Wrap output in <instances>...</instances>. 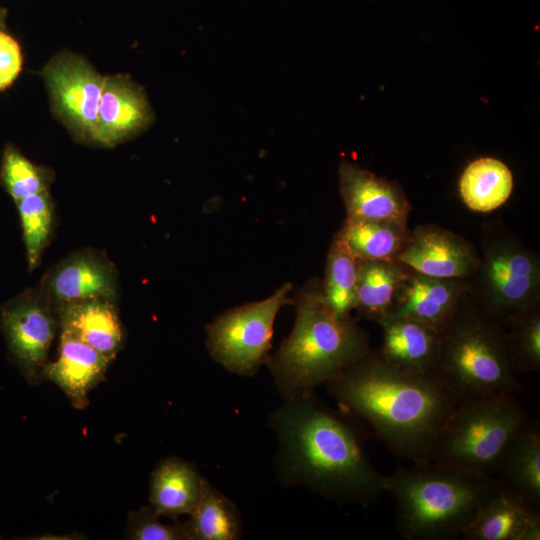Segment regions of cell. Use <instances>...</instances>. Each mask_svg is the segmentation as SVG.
Here are the masks:
<instances>
[{
	"label": "cell",
	"instance_id": "6da1fadb",
	"mask_svg": "<svg viewBox=\"0 0 540 540\" xmlns=\"http://www.w3.org/2000/svg\"><path fill=\"white\" fill-rule=\"evenodd\" d=\"M284 485H299L336 504L368 507L385 492V476L371 462L357 428L314 393L283 399L270 417Z\"/></svg>",
	"mask_w": 540,
	"mask_h": 540
},
{
	"label": "cell",
	"instance_id": "7a4b0ae2",
	"mask_svg": "<svg viewBox=\"0 0 540 540\" xmlns=\"http://www.w3.org/2000/svg\"><path fill=\"white\" fill-rule=\"evenodd\" d=\"M324 385L345 414L363 420L391 453L410 462L432 459L458 404L432 374L399 369L372 350Z\"/></svg>",
	"mask_w": 540,
	"mask_h": 540
},
{
	"label": "cell",
	"instance_id": "3957f363",
	"mask_svg": "<svg viewBox=\"0 0 540 540\" xmlns=\"http://www.w3.org/2000/svg\"><path fill=\"white\" fill-rule=\"evenodd\" d=\"M295 324L266 364L283 399L314 393L370 352L369 337L351 318L326 303L321 281L313 278L295 295Z\"/></svg>",
	"mask_w": 540,
	"mask_h": 540
},
{
	"label": "cell",
	"instance_id": "277c9868",
	"mask_svg": "<svg viewBox=\"0 0 540 540\" xmlns=\"http://www.w3.org/2000/svg\"><path fill=\"white\" fill-rule=\"evenodd\" d=\"M500 488L495 475L434 460L411 462L385 476V492L395 501L396 529L408 540L461 537L481 505Z\"/></svg>",
	"mask_w": 540,
	"mask_h": 540
},
{
	"label": "cell",
	"instance_id": "5b68a950",
	"mask_svg": "<svg viewBox=\"0 0 540 540\" xmlns=\"http://www.w3.org/2000/svg\"><path fill=\"white\" fill-rule=\"evenodd\" d=\"M514 374L504 327L484 315L466 291L441 334L432 375L461 403L521 392Z\"/></svg>",
	"mask_w": 540,
	"mask_h": 540
},
{
	"label": "cell",
	"instance_id": "8992f818",
	"mask_svg": "<svg viewBox=\"0 0 540 540\" xmlns=\"http://www.w3.org/2000/svg\"><path fill=\"white\" fill-rule=\"evenodd\" d=\"M528 420L514 394L458 403L437 435L431 460L471 473L495 475L506 448Z\"/></svg>",
	"mask_w": 540,
	"mask_h": 540
},
{
	"label": "cell",
	"instance_id": "52a82bcc",
	"mask_svg": "<svg viewBox=\"0 0 540 540\" xmlns=\"http://www.w3.org/2000/svg\"><path fill=\"white\" fill-rule=\"evenodd\" d=\"M479 263L468 293L488 318L505 326L519 312L540 302V258L499 221L482 226Z\"/></svg>",
	"mask_w": 540,
	"mask_h": 540
},
{
	"label": "cell",
	"instance_id": "ba28073f",
	"mask_svg": "<svg viewBox=\"0 0 540 540\" xmlns=\"http://www.w3.org/2000/svg\"><path fill=\"white\" fill-rule=\"evenodd\" d=\"M289 283L270 297L232 308L206 326L211 357L228 371L253 376L267 362L277 313L292 302Z\"/></svg>",
	"mask_w": 540,
	"mask_h": 540
},
{
	"label": "cell",
	"instance_id": "9c48e42d",
	"mask_svg": "<svg viewBox=\"0 0 540 540\" xmlns=\"http://www.w3.org/2000/svg\"><path fill=\"white\" fill-rule=\"evenodd\" d=\"M58 327L56 309L38 287L25 289L0 307V329L8 351L31 384L43 379Z\"/></svg>",
	"mask_w": 540,
	"mask_h": 540
},
{
	"label": "cell",
	"instance_id": "30bf717a",
	"mask_svg": "<svg viewBox=\"0 0 540 540\" xmlns=\"http://www.w3.org/2000/svg\"><path fill=\"white\" fill-rule=\"evenodd\" d=\"M44 78L60 118L76 136L93 142L105 77L84 59L65 53L45 67Z\"/></svg>",
	"mask_w": 540,
	"mask_h": 540
},
{
	"label": "cell",
	"instance_id": "8fae6325",
	"mask_svg": "<svg viewBox=\"0 0 540 540\" xmlns=\"http://www.w3.org/2000/svg\"><path fill=\"white\" fill-rule=\"evenodd\" d=\"M38 288L54 307L91 298L116 302L119 279L115 266L105 254L86 248L50 268Z\"/></svg>",
	"mask_w": 540,
	"mask_h": 540
},
{
	"label": "cell",
	"instance_id": "7c38bea8",
	"mask_svg": "<svg viewBox=\"0 0 540 540\" xmlns=\"http://www.w3.org/2000/svg\"><path fill=\"white\" fill-rule=\"evenodd\" d=\"M396 261L425 275L468 279L479 263V253L465 238L438 225L426 224L410 230Z\"/></svg>",
	"mask_w": 540,
	"mask_h": 540
},
{
	"label": "cell",
	"instance_id": "4fadbf2b",
	"mask_svg": "<svg viewBox=\"0 0 540 540\" xmlns=\"http://www.w3.org/2000/svg\"><path fill=\"white\" fill-rule=\"evenodd\" d=\"M339 185L346 218L408 224L411 204L397 182L342 161L339 166Z\"/></svg>",
	"mask_w": 540,
	"mask_h": 540
},
{
	"label": "cell",
	"instance_id": "5bb4252c",
	"mask_svg": "<svg viewBox=\"0 0 540 540\" xmlns=\"http://www.w3.org/2000/svg\"><path fill=\"white\" fill-rule=\"evenodd\" d=\"M466 291L465 278H438L411 269L400 283L387 315L415 319L442 334Z\"/></svg>",
	"mask_w": 540,
	"mask_h": 540
},
{
	"label": "cell",
	"instance_id": "9a60e30c",
	"mask_svg": "<svg viewBox=\"0 0 540 540\" xmlns=\"http://www.w3.org/2000/svg\"><path fill=\"white\" fill-rule=\"evenodd\" d=\"M152 112L145 94L124 76L105 77L93 142L114 146L145 129Z\"/></svg>",
	"mask_w": 540,
	"mask_h": 540
},
{
	"label": "cell",
	"instance_id": "2e32d148",
	"mask_svg": "<svg viewBox=\"0 0 540 540\" xmlns=\"http://www.w3.org/2000/svg\"><path fill=\"white\" fill-rule=\"evenodd\" d=\"M461 538L539 540L540 510L501 485V488L481 505Z\"/></svg>",
	"mask_w": 540,
	"mask_h": 540
},
{
	"label": "cell",
	"instance_id": "e0dca14e",
	"mask_svg": "<svg viewBox=\"0 0 540 540\" xmlns=\"http://www.w3.org/2000/svg\"><path fill=\"white\" fill-rule=\"evenodd\" d=\"M382 330V345L377 354L399 369L432 374L441 334L415 319L386 315L377 322Z\"/></svg>",
	"mask_w": 540,
	"mask_h": 540
},
{
	"label": "cell",
	"instance_id": "ac0fdd59",
	"mask_svg": "<svg viewBox=\"0 0 540 540\" xmlns=\"http://www.w3.org/2000/svg\"><path fill=\"white\" fill-rule=\"evenodd\" d=\"M61 331L90 345L112 361L123 346L124 332L115 302L91 298L55 307Z\"/></svg>",
	"mask_w": 540,
	"mask_h": 540
},
{
	"label": "cell",
	"instance_id": "d6986e66",
	"mask_svg": "<svg viewBox=\"0 0 540 540\" xmlns=\"http://www.w3.org/2000/svg\"><path fill=\"white\" fill-rule=\"evenodd\" d=\"M110 362L90 345L61 331L57 357L45 365L43 378L56 384L76 408H83Z\"/></svg>",
	"mask_w": 540,
	"mask_h": 540
},
{
	"label": "cell",
	"instance_id": "ffe728a7",
	"mask_svg": "<svg viewBox=\"0 0 540 540\" xmlns=\"http://www.w3.org/2000/svg\"><path fill=\"white\" fill-rule=\"evenodd\" d=\"M190 462L170 456L157 463L149 483V502L161 517L189 515L199 502L206 482Z\"/></svg>",
	"mask_w": 540,
	"mask_h": 540
},
{
	"label": "cell",
	"instance_id": "44dd1931",
	"mask_svg": "<svg viewBox=\"0 0 540 540\" xmlns=\"http://www.w3.org/2000/svg\"><path fill=\"white\" fill-rule=\"evenodd\" d=\"M495 476L507 490L540 510V431L529 420L506 448Z\"/></svg>",
	"mask_w": 540,
	"mask_h": 540
},
{
	"label": "cell",
	"instance_id": "7402d4cb",
	"mask_svg": "<svg viewBox=\"0 0 540 540\" xmlns=\"http://www.w3.org/2000/svg\"><path fill=\"white\" fill-rule=\"evenodd\" d=\"M410 270L398 261L359 259L354 308L359 317L377 323L386 316Z\"/></svg>",
	"mask_w": 540,
	"mask_h": 540
},
{
	"label": "cell",
	"instance_id": "603a6c76",
	"mask_svg": "<svg viewBox=\"0 0 540 540\" xmlns=\"http://www.w3.org/2000/svg\"><path fill=\"white\" fill-rule=\"evenodd\" d=\"M186 540H238L243 521L237 506L208 480L189 519L181 523Z\"/></svg>",
	"mask_w": 540,
	"mask_h": 540
},
{
	"label": "cell",
	"instance_id": "cb8c5ba5",
	"mask_svg": "<svg viewBox=\"0 0 540 540\" xmlns=\"http://www.w3.org/2000/svg\"><path fill=\"white\" fill-rule=\"evenodd\" d=\"M513 190V176L502 161L482 157L464 170L459 192L464 204L472 211L486 213L502 206Z\"/></svg>",
	"mask_w": 540,
	"mask_h": 540
},
{
	"label": "cell",
	"instance_id": "d4e9b609",
	"mask_svg": "<svg viewBox=\"0 0 540 540\" xmlns=\"http://www.w3.org/2000/svg\"><path fill=\"white\" fill-rule=\"evenodd\" d=\"M339 232L357 259L396 261L410 228L395 221L346 218Z\"/></svg>",
	"mask_w": 540,
	"mask_h": 540
},
{
	"label": "cell",
	"instance_id": "484cf974",
	"mask_svg": "<svg viewBox=\"0 0 540 540\" xmlns=\"http://www.w3.org/2000/svg\"><path fill=\"white\" fill-rule=\"evenodd\" d=\"M359 259L338 231L329 246L325 276L321 281L323 296L331 310L342 318H351L355 308Z\"/></svg>",
	"mask_w": 540,
	"mask_h": 540
},
{
	"label": "cell",
	"instance_id": "4316f807",
	"mask_svg": "<svg viewBox=\"0 0 540 540\" xmlns=\"http://www.w3.org/2000/svg\"><path fill=\"white\" fill-rule=\"evenodd\" d=\"M26 250L29 271L40 264L47 247L54 222V206L48 191L27 196L15 202Z\"/></svg>",
	"mask_w": 540,
	"mask_h": 540
},
{
	"label": "cell",
	"instance_id": "83f0119b",
	"mask_svg": "<svg viewBox=\"0 0 540 540\" xmlns=\"http://www.w3.org/2000/svg\"><path fill=\"white\" fill-rule=\"evenodd\" d=\"M509 361L514 373L540 368V302L519 312L504 326Z\"/></svg>",
	"mask_w": 540,
	"mask_h": 540
},
{
	"label": "cell",
	"instance_id": "f1b7e54d",
	"mask_svg": "<svg viewBox=\"0 0 540 540\" xmlns=\"http://www.w3.org/2000/svg\"><path fill=\"white\" fill-rule=\"evenodd\" d=\"M0 181L15 202L48 191L49 174L31 162L16 147L7 145L0 165Z\"/></svg>",
	"mask_w": 540,
	"mask_h": 540
},
{
	"label": "cell",
	"instance_id": "f546056e",
	"mask_svg": "<svg viewBox=\"0 0 540 540\" xmlns=\"http://www.w3.org/2000/svg\"><path fill=\"white\" fill-rule=\"evenodd\" d=\"M151 506H143L128 514L125 539L186 540L181 523L165 524Z\"/></svg>",
	"mask_w": 540,
	"mask_h": 540
},
{
	"label": "cell",
	"instance_id": "4dcf8cb0",
	"mask_svg": "<svg viewBox=\"0 0 540 540\" xmlns=\"http://www.w3.org/2000/svg\"><path fill=\"white\" fill-rule=\"evenodd\" d=\"M22 52L17 40L0 29V91L10 87L22 69Z\"/></svg>",
	"mask_w": 540,
	"mask_h": 540
},
{
	"label": "cell",
	"instance_id": "1f68e13d",
	"mask_svg": "<svg viewBox=\"0 0 540 540\" xmlns=\"http://www.w3.org/2000/svg\"><path fill=\"white\" fill-rule=\"evenodd\" d=\"M6 21V10L0 6V28L5 26Z\"/></svg>",
	"mask_w": 540,
	"mask_h": 540
}]
</instances>
